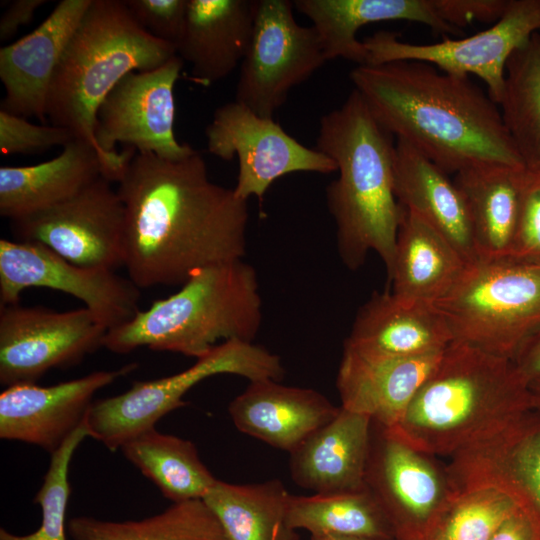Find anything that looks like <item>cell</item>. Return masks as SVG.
I'll return each mask as SVG.
<instances>
[{"label":"cell","instance_id":"obj_45","mask_svg":"<svg viewBox=\"0 0 540 540\" xmlns=\"http://www.w3.org/2000/svg\"><path fill=\"white\" fill-rule=\"evenodd\" d=\"M532 410L540 414V378L532 381L529 385Z\"/></svg>","mask_w":540,"mask_h":540},{"label":"cell","instance_id":"obj_6","mask_svg":"<svg viewBox=\"0 0 540 540\" xmlns=\"http://www.w3.org/2000/svg\"><path fill=\"white\" fill-rule=\"evenodd\" d=\"M176 48L146 33L123 0H92L56 67L47 98L52 125L69 130L103 156L95 139L96 112L128 73L156 69Z\"/></svg>","mask_w":540,"mask_h":540},{"label":"cell","instance_id":"obj_22","mask_svg":"<svg viewBox=\"0 0 540 540\" xmlns=\"http://www.w3.org/2000/svg\"><path fill=\"white\" fill-rule=\"evenodd\" d=\"M372 420L340 406L338 414L290 453L292 480L314 494L366 489Z\"/></svg>","mask_w":540,"mask_h":540},{"label":"cell","instance_id":"obj_26","mask_svg":"<svg viewBox=\"0 0 540 540\" xmlns=\"http://www.w3.org/2000/svg\"><path fill=\"white\" fill-rule=\"evenodd\" d=\"M293 5L312 21L327 61L343 58L367 65L368 51L356 36L370 23L407 20L445 34L461 33L437 15L432 0H296Z\"/></svg>","mask_w":540,"mask_h":540},{"label":"cell","instance_id":"obj_25","mask_svg":"<svg viewBox=\"0 0 540 540\" xmlns=\"http://www.w3.org/2000/svg\"><path fill=\"white\" fill-rule=\"evenodd\" d=\"M256 0H188L177 55L191 65L192 79L208 85L229 76L245 58Z\"/></svg>","mask_w":540,"mask_h":540},{"label":"cell","instance_id":"obj_19","mask_svg":"<svg viewBox=\"0 0 540 540\" xmlns=\"http://www.w3.org/2000/svg\"><path fill=\"white\" fill-rule=\"evenodd\" d=\"M92 0H62L32 32L0 49V110L44 122L56 67Z\"/></svg>","mask_w":540,"mask_h":540},{"label":"cell","instance_id":"obj_41","mask_svg":"<svg viewBox=\"0 0 540 540\" xmlns=\"http://www.w3.org/2000/svg\"><path fill=\"white\" fill-rule=\"evenodd\" d=\"M47 0H13L0 18V40L11 39L20 27L28 24Z\"/></svg>","mask_w":540,"mask_h":540},{"label":"cell","instance_id":"obj_7","mask_svg":"<svg viewBox=\"0 0 540 540\" xmlns=\"http://www.w3.org/2000/svg\"><path fill=\"white\" fill-rule=\"evenodd\" d=\"M435 308L453 341L512 359L540 330V262L504 257L467 266Z\"/></svg>","mask_w":540,"mask_h":540},{"label":"cell","instance_id":"obj_21","mask_svg":"<svg viewBox=\"0 0 540 540\" xmlns=\"http://www.w3.org/2000/svg\"><path fill=\"white\" fill-rule=\"evenodd\" d=\"M320 392L280 381H252L228 406L242 433L291 453L339 412Z\"/></svg>","mask_w":540,"mask_h":540},{"label":"cell","instance_id":"obj_11","mask_svg":"<svg viewBox=\"0 0 540 540\" xmlns=\"http://www.w3.org/2000/svg\"><path fill=\"white\" fill-rule=\"evenodd\" d=\"M293 2L256 0L252 38L240 66L235 101L273 118L291 89L327 61L313 26L298 24Z\"/></svg>","mask_w":540,"mask_h":540},{"label":"cell","instance_id":"obj_10","mask_svg":"<svg viewBox=\"0 0 540 540\" xmlns=\"http://www.w3.org/2000/svg\"><path fill=\"white\" fill-rule=\"evenodd\" d=\"M365 483L396 540H426L459 494L447 465L373 421Z\"/></svg>","mask_w":540,"mask_h":540},{"label":"cell","instance_id":"obj_20","mask_svg":"<svg viewBox=\"0 0 540 540\" xmlns=\"http://www.w3.org/2000/svg\"><path fill=\"white\" fill-rule=\"evenodd\" d=\"M452 332L435 306L374 292L359 308L344 348L366 358H405L444 350Z\"/></svg>","mask_w":540,"mask_h":540},{"label":"cell","instance_id":"obj_8","mask_svg":"<svg viewBox=\"0 0 540 540\" xmlns=\"http://www.w3.org/2000/svg\"><path fill=\"white\" fill-rule=\"evenodd\" d=\"M220 374L242 376L249 382L281 381L285 370L278 355L253 342H222L179 373L137 381L119 395L93 401L86 416L89 437L116 451L132 438L155 428L171 411L185 406L183 397L195 385Z\"/></svg>","mask_w":540,"mask_h":540},{"label":"cell","instance_id":"obj_37","mask_svg":"<svg viewBox=\"0 0 540 540\" xmlns=\"http://www.w3.org/2000/svg\"><path fill=\"white\" fill-rule=\"evenodd\" d=\"M73 134L56 125L32 124L26 118L0 110V152L2 155L33 154L74 140Z\"/></svg>","mask_w":540,"mask_h":540},{"label":"cell","instance_id":"obj_38","mask_svg":"<svg viewBox=\"0 0 540 540\" xmlns=\"http://www.w3.org/2000/svg\"><path fill=\"white\" fill-rule=\"evenodd\" d=\"M125 3L146 33L177 47L185 27L188 0H125Z\"/></svg>","mask_w":540,"mask_h":540},{"label":"cell","instance_id":"obj_32","mask_svg":"<svg viewBox=\"0 0 540 540\" xmlns=\"http://www.w3.org/2000/svg\"><path fill=\"white\" fill-rule=\"evenodd\" d=\"M72 540H228L216 516L201 499L173 503L141 520L108 521L71 518Z\"/></svg>","mask_w":540,"mask_h":540},{"label":"cell","instance_id":"obj_40","mask_svg":"<svg viewBox=\"0 0 540 540\" xmlns=\"http://www.w3.org/2000/svg\"><path fill=\"white\" fill-rule=\"evenodd\" d=\"M509 0H432L437 15L447 24L460 29L474 20L497 22L505 13Z\"/></svg>","mask_w":540,"mask_h":540},{"label":"cell","instance_id":"obj_2","mask_svg":"<svg viewBox=\"0 0 540 540\" xmlns=\"http://www.w3.org/2000/svg\"><path fill=\"white\" fill-rule=\"evenodd\" d=\"M350 79L388 133L447 174L483 165L524 168L497 104L469 77L393 61L358 65Z\"/></svg>","mask_w":540,"mask_h":540},{"label":"cell","instance_id":"obj_23","mask_svg":"<svg viewBox=\"0 0 540 540\" xmlns=\"http://www.w3.org/2000/svg\"><path fill=\"white\" fill-rule=\"evenodd\" d=\"M443 351L405 358H366L343 349L336 379L341 407L386 428L393 427Z\"/></svg>","mask_w":540,"mask_h":540},{"label":"cell","instance_id":"obj_27","mask_svg":"<svg viewBox=\"0 0 540 540\" xmlns=\"http://www.w3.org/2000/svg\"><path fill=\"white\" fill-rule=\"evenodd\" d=\"M102 176L98 151L74 139L48 161L0 167V215L15 220L57 205Z\"/></svg>","mask_w":540,"mask_h":540},{"label":"cell","instance_id":"obj_14","mask_svg":"<svg viewBox=\"0 0 540 540\" xmlns=\"http://www.w3.org/2000/svg\"><path fill=\"white\" fill-rule=\"evenodd\" d=\"M205 135L209 153L227 161L237 157L233 189L245 201L251 196L261 199L275 180L287 174L337 172L330 157L298 142L273 118L261 117L235 100L214 111Z\"/></svg>","mask_w":540,"mask_h":540},{"label":"cell","instance_id":"obj_35","mask_svg":"<svg viewBox=\"0 0 540 540\" xmlns=\"http://www.w3.org/2000/svg\"><path fill=\"white\" fill-rule=\"evenodd\" d=\"M518 508L511 497L494 488L459 491L426 540H489Z\"/></svg>","mask_w":540,"mask_h":540},{"label":"cell","instance_id":"obj_18","mask_svg":"<svg viewBox=\"0 0 540 540\" xmlns=\"http://www.w3.org/2000/svg\"><path fill=\"white\" fill-rule=\"evenodd\" d=\"M449 459L458 491L497 489L540 525V414L530 410Z\"/></svg>","mask_w":540,"mask_h":540},{"label":"cell","instance_id":"obj_29","mask_svg":"<svg viewBox=\"0 0 540 540\" xmlns=\"http://www.w3.org/2000/svg\"><path fill=\"white\" fill-rule=\"evenodd\" d=\"M524 173V168L483 165L455 174L454 182L468 205L479 260L508 257L519 219Z\"/></svg>","mask_w":540,"mask_h":540},{"label":"cell","instance_id":"obj_24","mask_svg":"<svg viewBox=\"0 0 540 540\" xmlns=\"http://www.w3.org/2000/svg\"><path fill=\"white\" fill-rule=\"evenodd\" d=\"M398 202L441 234L470 265L479 260L465 197L454 180L403 140L394 148Z\"/></svg>","mask_w":540,"mask_h":540},{"label":"cell","instance_id":"obj_36","mask_svg":"<svg viewBox=\"0 0 540 540\" xmlns=\"http://www.w3.org/2000/svg\"><path fill=\"white\" fill-rule=\"evenodd\" d=\"M86 437H89V433L85 419L66 442L51 454L49 468L34 497L42 513L39 528L27 535H16L1 528L0 540H67L65 518L71 491L69 466L74 452Z\"/></svg>","mask_w":540,"mask_h":540},{"label":"cell","instance_id":"obj_28","mask_svg":"<svg viewBox=\"0 0 540 540\" xmlns=\"http://www.w3.org/2000/svg\"><path fill=\"white\" fill-rule=\"evenodd\" d=\"M467 266L441 234L404 208L387 274L395 296L434 306L454 288Z\"/></svg>","mask_w":540,"mask_h":540},{"label":"cell","instance_id":"obj_4","mask_svg":"<svg viewBox=\"0 0 540 540\" xmlns=\"http://www.w3.org/2000/svg\"><path fill=\"white\" fill-rule=\"evenodd\" d=\"M530 410L528 385L511 359L454 340L387 429L418 451L450 458Z\"/></svg>","mask_w":540,"mask_h":540},{"label":"cell","instance_id":"obj_3","mask_svg":"<svg viewBox=\"0 0 540 540\" xmlns=\"http://www.w3.org/2000/svg\"><path fill=\"white\" fill-rule=\"evenodd\" d=\"M315 148L337 165L326 201L342 263L357 270L374 251L388 274L404 213L394 191L391 134L354 89L340 107L321 117Z\"/></svg>","mask_w":540,"mask_h":540},{"label":"cell","instance_id":"obj_43","mask_svg":"<svg viewBox=\"0 0 540 540\" xmlns=\"http://www.w3.org/2000/svg\"><path fill=\"white\" fill-rule=\"evenodd\" d=\"M511 360L517 374L527 385L540 378V330L521 345Z\"/></svg>","mask_w":540,"mask_h":540},{"label":"cell","instance_id":"obj_16","mask_svg":"<svg viewBox=\"0 0 540 540\" xmlns=\"http://www.w3.org/2000/svg\"><path fill=\"white\" fill-rule=\"evenodd\" d=\"M45 287L82 301L110 330L138 313L140 288L114 270L85 268L47 247L0 240V306L18 304L27 288Z\"/></svg>","mask_w":540,"mask_h":540},{"label":"cell","instance_id":"obj_5","mask_svg":"<svg viewBox=\"0 0 540 540\" xmlns=\"http://www.w3.org/2000/svg\"><path fill=\"white\" fill-rule=\"evenodd\" d=\"M262 318L256 271L236 260L194 272L179 291L108 330L103 347L117 354L148 347L197 359L218 341L253 342Z\"/></svg>","mask_w":540,"mask_h":540},{"label":"cell","instance_id":"obj_39","mask_svg":"<svg viewBox=\"0 0 540 540\" xmlns=\"http://www.w3.org/2000/svg\"><path fill=\"white\" fill-rule=\"evenodd\" d=\"M508 257L540 262V174L527 170L518 224Z\"/></svg>","mask_w":540,"mask_h":540},{"label":"cell","instance_id":"obj_12","mask_svg":"<svg viewBox=\"0 0 540 540\" xmlns=\"http://www.w3.org/2000/svg\"><path fill=\"white\" fill-rule=\"evenodd\" d=\"M540 30V0H509L503 16L490 28L461 39L445 38L432 44L399 40L392 32L379 31L365 38L368 64L420 61L456 77L481 78L488 95L499 105L511 55Z\"/></svg>","mask_w":540,"mask_h":540},{"label":"cell","instance_id":"obj_42","mask_svg":"<svg viewBox=\"0 0 540 540\" xmlns=\"http://www.w3.org/2000/svg\"><path fill=\"white\" fill-rule=\"evenodd\" d=\"M489 540H540V525L528 512L518 508Z\"/></svg>","mask_w":540,"mask_h":540},{"label":"cell","instance_id":"obj_1","mask_svg":"<svg viewBox=\"0 0 540 540\" xmlns=\"http://www.w3.org/2000/svg\"><path fill=\"white\" fill-rule=\"evenodd\" d=\"M117 192L124 267L139 288L181 286L202 268L243 260L248 201L212 182L198 151L179 160L136 151Z\"/></svg>","mask_w":540,"mask_h":540},{"label":"cell","instance_id":"obj_13","mask_svg":"<svg viewBox=\"0 0 540 540\" xmlns=\"http://www.w3.org/2000/svg\"><path fill=\"white\" fill-rule=\"evenodd\" d=\"M18 241L37 243L85 268L124 266L125 209L100 176L71 198L11 220Z\"/></svg>","mask_w":540,"mask_h":540},{"label":"cell","instance_id":"obj_15","mask_svg":"<svg viewBox=\"0 0 540 540\" xmlns=\"http://www.w3.org/2000/svg\"><path fill=\"white\" fill-rule=\"evenodd\" d=\"M108 330L86 307L0 306V383H36L51 369L76 365L103 347Z\"/></svg>","mask_w":540,"mask_h":540},{"label":"cell","instance_id":"obj_30","mask_svg":"<svg viewBox=\"0 0 540 540\" xmlns=\"http://www.w3.org/2000/svg\"><path fill=\"white\" fill-rule=\"evenodd\" d=\"M290 495L278 479L255 484L217 479L202 500L228 540H299L288 523Z\"/></svg>","mask_w":540,"mask_h":540},{"label":"cell","instance_id":"obj_34","mask_svg":"<svg viewBox=\"0 0 540 540\" xmlns=\"http://www.w3.org/2000/svg\"><path fill=\"white\" fill-rule=\"evenodd\" d=\"M289 525L311 535L338 534L396 540L384 511L367 489L351 493L290 495Z\"/></svg>","mask_w":540,"mask_h":540},{"label":"cell","instance_id":"obj_44","mask_svg":"<svg viewBox=\"0 0 540 540\" xmlns=\"http://www.w3.org/2000/svg\"><path fill=\"white\" fill-rule=\"evenodd\" d=\"M310 540H382L369 537L338 535V534H315L311 535Z\"/></svg>","mask_w":540,"mask_h":540},{"label":"cell","instance_id":"obj_31","mask_svg":"<svg viewBox=\"0 0 540 540\" xmlns=\"http://www.w3.org/2000/svg\"><path fill=\"white\" fill-rule=\"evenodd\" d=\"M120 449L173 503L202 500L217 480L190 440L161 433L156 428L132 438Z\"/></svg>","mask_w":540,"mask_h":540},{"label":"cell","instance_id":"obj_9","mask_svg":"<svg viewBox=\"0 0 540 540\" xmlns=\"http://www.w3.org/2000/svg\"><path fill=\"white\" fill-rule=\"evenodd\" d=\"M183 62L176 55L156 69L128 73L100 104L94 134L103 156L102 176L111 183L119 182L136 151L168 160L197 151L174 133V87Z\"/></svg>","mask_w":540,"mask_h":540},{"label":"cell","instance_id":"obj_33","mask_svg":"<svg viewBox=\"0 0 540 540\" xmlns=\"http://www.w3.org/2000/svg\"><path fill=\"white\" fill-rule=\"evenodd\" d=\"M501 115L524 169L540 174V33L509 58Z\"/></svg>","mask_w":540,"mask_h":540},{"label":"cell","instance_id":"obj_17","mask_svg":"<svg viewBox=\"0 0 540 540\" xmlns=\"http://www.w3.org/2000/svg\"><path fill=\"white\" fill-rule=\"evenodd\" d=\"M137 367L96 371L52 386L21 383L0 394V438L57 451L85 421L94 395Z\"/></svg>","mask_w":540,"mask_h":540}]
</instances>
